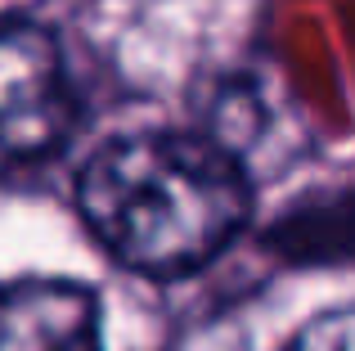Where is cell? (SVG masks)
Masks as SVG:
<instances>
[{
    "instance_id": "6da1fadb",
    "label": "cell",
    "mask_w": 355,
    "mask_h": 351,
    "mask_svg": "<svg viewBox=\"0 0 355 351\" xmlns=\"http://www.w3.org/2000/svg\"><path fill=\"white\" fill-rule=\"evenodd\" d=\"M77 203L126 271L180 280L248 225L252 185L230 144L148 131L104 144L81 167Z\"/></svg>"
},
{
    "instance_id": "7a4b0ae2",
    "label": "cell",
    "mask_w": 355,
    "mask_h": 351,
    "mask_svg": "<svg viewBox=\"0 0 355 351\" xmlns=\"http://www.w3.org/2000/svg\"><path fill=\"white\" fill-rule=\"evenodd\" d=\"M72 126L63 50L36 23H0V176L59 149Z\"/></svg>"
},
{
    "instance_id": "3957f363",
    "label": "cell",
    "mask_w": 355,
    "mask_h": 351,
    "mask_svg": "<svg viewBox=\"0 0 355 351\" xmlns=\"http://www.w3.org/2000/svg\"><path fill=\"white\" fill-rule=\"evenodd\" d=\"M0 351H104L95 293L68 280L5 284Z\"/></svg>"
},
{
    "instance_id": "277c9868",
    "label": "cell",
    "mask_w": 355,
    "mask_h": 351,
    "mask_svg": "<svg viewBox=\"0 0 355 351\" xmlns=\"http://www.w3.org/2000/svg\"><path fill=\"white\" fill-rule=\"evenodd\" d=\"M288 351H355V320L347 307L315 316L302 334L288 343Z\"/></svg>"
}]
</instances>
